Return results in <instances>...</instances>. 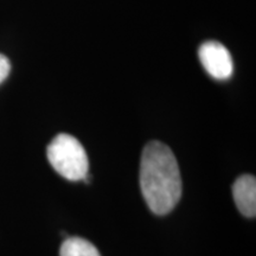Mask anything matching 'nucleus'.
Here are the masks:
<instances>
[{"mask_svg": "<svg viewBox=\"0 0 256 256\" xmlns=\"http://www.w3.org/2000/svg\"><path fill=\"white\" fill-rule=\"evenodd\" d=\"M140 186L146 204L156 215H166L182 197V177L177 159L168 146L151 142L140 162Z\"/></svg>", "mask_w": 256, "mask_h": 256, "instance_id": "obj_1", "label": "nucleus"}, {"mask_svg": "<svg viewBox=\"0 0 256 256\" xmlns=\"http://www.w3.org/2000/svg\"><path fill=\"white\" fill-rule=\"evenodd\" d=\"M50 165L68 180L88 183L89 160L84 147L76 138L60 133L52 139L46 150Z\"/></svg>", "mask_w": 256, "mask_h": 256, "instance_id": "obj_2", "label": "nucleus"}, {"mask_svg": "<svg viewBox=\"0 0 256 256\" xmlns=\"http://www.w3.org/2000/svg\"><path fill=\"white\" fill-rule=\"evenodd\" d=\"M198 56L211 78L216 80H228L232 75L234 63L229 50L218 42H206L202 44L198 50Z\"/></svg>", "mask_w": 256, "mask_h": 256, "instance_id": "obj_3", "label": "nucleus"}, {"mask_svg": "<svg viewBox=\"0 0 256 256\" xmlns=\"http://www.w3.org/2000/svg\"><path fill=\"white\" fill-rule=\"evenodd\" d=\"M232 196L240 212L246 217L256 215V179L244 174L236 179L232 185Z\"/></svg>", "mask_w": 256, "mask_h": 256, "instance_id": "obj_4", "label": "nucleus"}, {"mask_svg": "<svg viewBox=\"0 0 256 256\" xmlns=\"http://www.w3.org/2000/svg\"><path fill=\"white\" fill-rule=\"evenodd\" d=\"M60 256H101V254L92 243L74 236L64 240L60 249Z\"/></svg>", "mask_w": 256, "mask_h": 256, "instance_id": "obj_5", "label": "nucleus"}, {"mask_svg": "<svg viewBox=\"0 0 256 256\" xmlns=\"http://www.w3.org/2000/svg\"><path fill=\"white\" fill-rule=\"evenodd\" d=\"M10 70H11V64L8 57L0 54V83L4 82L8 76Z\"/></svg>", "mask_w": 256, "mask_h": 256, "instance_id": "obj_6", "label": "nucleus"}]
</instances>
